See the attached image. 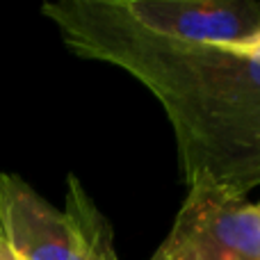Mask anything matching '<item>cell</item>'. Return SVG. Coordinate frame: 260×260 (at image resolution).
Listing matches in <instances>:
<instances>
[{
  "label": "cell",
  "mask_w": 260,
  "mask_h": 260,
  "mask_svg": "<svg viewBox=\"0 0 260 260\" xmlns=\"http://www.w3.org/2000/svg\"><path fill=\"white\" fill-rule=\"evenodd\" d=\"M41 12L78 57L123 69L160 101L185 183L210 176L242 194L260 185V35L171 44L133 25L117 0H57Z\"/></svg>",
  "instance_id": "cell-1"
},
{
  "label": "cell",
  "mask_w": 260,
  "mask_h": 260,
  "mask_svg": "<svg viewBox=\"0 0 260 260\" xmlns=\"http://www.w3.org/2000/svg\"><path fill=\"white\" fill-rule=\"evenodd\" d=\"M0 233L14 260H119L108 219L73 174L64 210L21 176L0 174Z\"/></svg>",
  "instance_id": "cell-2"
},
{
  "label": "cell",
  "mask_w": 260,
  "mask_h": 260,
  "mask_svg": "<svg viewBox=\"0 0 260 260\" xmlns=\"http://www.w3.org/2000/svg\"><path fill=\"white\" fill-rule=\"evenodd\" d=\"M160 249L174 260H260L256 203L210 176H194Z\"/></svg>",
  "instance_id": "cell-3"
},
{
  "label": "cell",
  "mask_w": 260,
  "mask_h": 260,
  "mask_svg": "<svg viewBox=\"0 0 260 260\" xmlns=\"http://www.w3.org/2000/svg\"><path fill=\"white\" fill-rule=\"evenodd\" d=\"M133 25L180 46L247 44L260 35V3L251 0H117Z\"/></svg>",
  "instance_id": "cell-4"
},
{
  "label": "cell",
  "mask_w": 260,
  "mask_h": 260,
  "mask_svg": "<svg viewBox=\"0 0 260 260\" xmlns=\"http://www.w3.org/2000/svg\"><path fill=\"white\" fill-rule=\"evenodd\" d=\"M0 260H14L12 251H9V247H7V242L3 240V233H0Z\"/></svg>",
  "instance_id": "cell-5"
},
{
  "label": "cell",
  "mask_w": 260,
  "mask_h": 260,
  "mask_svg": "<svg viewBox=\"0 0 260 260\" xmlns=\"http://www.w3.org/2000/svg\"><path fill=\"white\" fill-rule=\"evenodd\" d=\"M151 260H174V258H169V256H167L165 251H162L160 247H157V251H155V253H153V256H151Z\"/></svg>",
  "instance_id": "cell-6"
},
{
  "label": "cell",
  "mask_w": 260,
  "mask_h": 260,
  "mask_svg": "<svg viewBox=\"0 0 260 260\" xmlns=\"http://www.w3.org/2000/svg\"><path fill=\"white\" fill-rule=\"evenodd\" d=\"M256 210H258V215H260V201L256 203Z\"/></svg>",
  "instance_id": "cell-7"
}]
</instances>
